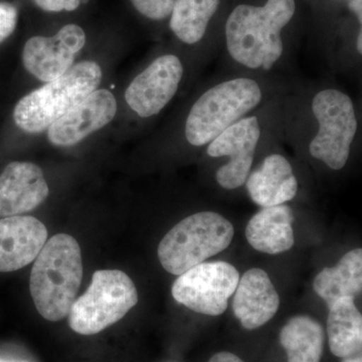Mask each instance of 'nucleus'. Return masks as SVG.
I'll return each instance as SVG.
<instances>
[{"instance_id":"1","label":"nucleus","mask_w":362,"mask_h":362,"mask_svg":"<svg viewBox=\"0 0 362 362\" xmlns=\"http://www.w3.org/2000/svg\"><path fill=\"white\" fill-rule=\"evenodd\" d=\"M295 11V0H268L263 6L235 7L226 23L230 56L251 70H271L282 57L284 44L281 33Z\"/></svg>"},{"instance_id":"2","label":"nucleus","mask_w":362,"mask_h":362,"mask_svg":"<svg viewBox=\"0 0 362 362\" xmlns=\"http://www.w3.org/2000/svg\"><path fill=\"white\" fill-rule=\"evenodd\" d=\"M82 278V252L77 240L59 233L47 240L30 273V294L40 315L52 322L65 318L76 301Z\"/></svg>"},{"instance_id":"3","label":"nucleus","mask_w":362,"mask_h":362,"mask_svg":"<svg viewBox=\"0 0 362 362\" xmlns=\"http://www.w3.org/2000/svg\"><path fill=\"white\" fill-rule=\"evenodd\" d=\"M101 80V66L96 62L78 63L61 77L23 97L14 108V122L32 134L47 130L96 90Z\"/></svg>"},{"instance_id":"4","label":"nucleus","mask_w":362,"mask_h":362,"mask_svg":"<svg viewBox=\"0 0 362 362\" xmlns=\"http://www.w3.org/2000/svg\"><path fill=\"white\" fill-rule=\"evenodd\" d=\"M262 98L261 87L252 78H233L214 86L190 109L185 122V138L192 146H206L254 110Z\"/></svg>"},{"instance_id":"5","label":"nucleus","mask_w":362,"mask_h":362,"mask_svg":"<svg viewBox=\"0 0 362 362\" xmlns=\"http://www.w3.org/2000/svg\"><path fill=\"white\" fill-rule=\"evenodd\" d=\"M232 223L214 211L187 216L173 226L158 246V259L168 273L181 275L223 252L232 243Z\"/></svg>"},{"instance_id":"6","label":"nucleus","mask_w":362,"mask_h":362,"mask_svg":"<svg viewBox=\"0 0 362 362\" xmlns=\"http://www.w3.org/2000/svg\"><path fill=\"white\" fill-rule=\"evenodd\" d=\"M137 303V289L127 274L96 271L87 291L71 305L69 325L78 334H97L121 320Z\"/></svg>"},{"instance_id":"7","label":"nucleus","mask_w":362,"mask_h":362,"mask_svg":"<svg viewBox=\"0 0 362 362\" xmlns=\"http://www.w3.org/2000/svg\"><path fill=\"white\" fill-rule=\"evenodd\" d=\"M312 112L319 127L309 145V152L328 168L340 170L349 161L358 129L354 102L342 90L325 89L312 100Z\"/></svg>"},{"instance_id":"8","label":"nucleus","mask_w":362,"mask_h":362,"mask_svg":"<svg viewBox=\"0 0 362 362\" xmlns=\"http://www.w3.org/2000/svg\"><path fill=\"white\" fill-rule=\"evenodd\" d=\"M240 274L226 262L199 264L181 274L173 283L171 294L183 306L209 316L221 315L228 308Z\"/></svg>"},{"instance_id":"9","label":"nucleus","mask_w":362,"mask_h":362,"mask_svg":"<svg viewBox=\"0 0 362 362\" xmlns=\"http://www.w3.org/2000/svg\"><path fill=\"white\" fill-rule=\"evenodd\" d=\"M259 138L258 117H244L207 144L206 153L214 158L228 157V161L218 169L216 181L225 189L233 190L246 183Z\"/></svg>"},{"instance_id":"10","label":"nucleus","mask_w":362,"mask_h":362,"mask_svg":"<svg viewBox=\"0 0 362 362\" xmlns=\"http://www.w3.org/2000/svg\"><path fill=\"white\" fill-rule=\"evenodd\" d=\"M182 76V63L177 57H159L131 82L126 102L142 118L156 115L175 96Z\"/></svg>"},{"instance_id":"11","label":"nucleus","mask_w":362,"mask_h":362,"mask_svg":"<svg viewBox=\"0 0 362 362\" xmlns=\"http://www.w3.org/2000/svg\"><path fill=\"white\" fill-rule=\"evenodd\" d=\"M85 44L83 28L77 25H66L54 37H33L28 40L23 47V66L39 80L51 82L70 70L76 54Z\"/></svg>"},{"instance_id":"12","label":"nucleus","mask_w":362,"mask_h":362,"mask_svg":"<svg viewBox=\"0 0 362 362\" xmlns=\"http://www.w3.org/2000/svg\"><path fill=\"white\" fill-rule=\"evenodd\" d=\"M116 112L115 96L110 90L97 89L52 124L47 139L54 146H74L110 123Z\"/></svg>"},{"instance_id":"13","label":"nucleus","mask_w":362,"mask_h":362,"mask_svg":"<svg viewBox=\"0 0 362 362\" xmlns=\"http://www.w3.org/2000/svg\"><path fill=\"white\" fill-rule=\"evenodd\" d=\"M49 194L42 168L32 162L14 161L0 175V216L33 211Z\"/></svg>"},{"instance_id":"14","label":"nucleus","mask_w":362,"mask_h":362,"mask_svg":"<svg viewBox=\"0 0 362 362\" xmlns=\"http://www.w3.org/2000/svg\"><path fill=\"white\" fill-rule=\"evenodd\" d=\"M47 240V230L33 216L0 220V272L20 270L37 258Z\"/></svg>"},{"instance_id":"15","label":"nucleus","mask_w":362,"mask_h":362,"mask_svg":"<svg viewBox=\"0 0 362 362\" xmlns=\"http://www.w3.org/2000/svg\"><path fill=\"white\" fill-rule=\"evenodd\" d=\"M233 294V313L247 330L265 325L276 315L280 306L278 293L268 274L262 269L246 272Z\"/></svg>"},{"instance_id":"16","label":"nucleus","mask_w":362,"mask_h":362,"mask_svg":"<svg viewBox=\"0 0 362 362\" xmlns=\"http://www.w3.org/2000/svg\"><path fill=\"white\" fill-rule=\"evenodd\" d=\"M247 192L261 207L280 206L292 201L298 192V181L290 162L281 154H271L246 180Z\"/></svg>"},{"instance_id":"17","label":"nucleus","mask_w":362,"mask_h":362,"mask_svg":"<svg viewBox=\"0 0 362 362\" xmlns=\"http://www.w3.org/2000/svg\"><path fill=\"white\" fill-rule=\"evenodd\" d=\"M294 214L287 204L262 207L246 228L249 244L258 252L278 255L294 246Z\"/></svg>"},{"instance_id":"18","label":"nucleus","mask_w":362,"mask_h":362,"mask_svg":"<svg viewBox=\"0 0 362 362\" xmlns=\"http://www.w3.org/2000/svg\"><path fill=\"white\" fill-rule=\"evenodd\" d=\"M313 288L328 307L341 298L358 296L362 289V250H352L337 266L323 269L314 279Z\"/></svg>"},{"instance_id":"19","label":"nucleus","mask_w":362,"mask_h":362,"mask_svg":"<svg viewBox=\"0 0 362 362\" xmlns=\"http://www.w3.org/2000/svg\"><path fill=\"white\" fill-rule=\"evenodd\" d=\"M329 349L335 356H356L362 350V316L354 299L341 298L329 307L327 318Z\"/></svg>"},{"instance_id":"20","label":"nucleus","mask_w":362,"mask_h":362,"mask_svg":"<svg viewBox=\"0 0 362 362\" xmlns=\"http://www.w3.org/2000/svg\"><path fill=\"white\" fill-rule=\"evenodd\" d=\"M288 362H320L325 343L322 325L312 317H293L280 332Z\"/></svg>"},{"instance_id":"21","label":"nucleus","mask_w":362,"mask_h":362,"mask_svg":"<svg viewBox=\"0 0 362 362\" xmlns=\"http://www.w3.org/2000/svg\"><path fill=\"white\" fill-rule=\"evenodd\" d=\"M220 0H175L170 28L178 40L187 45L201 42Z\"/></svg>"},{"instance_id":"22","label":"nucleus","mask_w":362,"mask_h":362,"mask_svg":"<svg viewBox=\"0 0 362 362\" xmlns=\"http://www.w3.org/2000/svg\"><path fill=\"white\" fill-rule=\"evenodd\" d=\"M133 6L150 20L161 21L173 13L175 0H131Z\"/></svg>"},{"instance_id":"23","label":"nucleus","mask_w":362,"mask_h":362,"mask_svg":"<svg viewBox=\"0 0 362 362\" xmlns=\"http://www.w3.org/2000/svg\"><path fill=\"white\" fill-rule=\"evenodd\" d=\"M18 23V9L13 4L0 1V44L13 35Z\"/></svg>"},{"instance_id":"24","label":"nucleus","mask_w":362,"mask_h":362,"mask_svg":"<svg viewBox=\"0 0 362 362\" xmlns=\"http://www.w3.org/2000/svg\"><path fill=\"white\" fill-rule=\"evenodd\" d=\"M40 9L49 13L74 11L80 6L81 0H33Z\"/></svg>"},{"instance_id":"25","label":"nucleus","mask_w":362,"mask_h":362,"mask_svg":"<svg viewBox=\"0 0 362 362\" xmlns=\"http://www.w3.org/2000/svg\"><path fill=\"white\" fill-rule=\"evenodd\" d=\"M209 362H245L243 359H240L239 356L235 354H230V352H218V354H214L209 359Z\"/></svg>"},{"instance_id":"26","label":"nucleus","mask_w":362,"mask_h":362,"mask_svg":"<svg viewBox=\"0 0 362 362\" xmlns=\"http://www.w3.org/2000/svg\"><path fill=\"white\" fill-rule=\"evenodd\" d=\"M349 9L356 14L359 23H362V0H349Z\"/></svg>"},{"instance_id":"27","label":"nucleus","mask_w":362,"mask_h":362,"mask_svg":"<svg viewBox=\"0 0 362 362\" xmlns=\"http://www.w3.org/2000/svg\"><path fill=\"white\" fill-rule=\"evenodd\" d=\"M341 362H362L361 354H356V356L343 357Z\"/></svg>"},{"instance_id":"28","label":"nucleus","mask_w":362,"mask_h":362,"mask_svg":"<svg viewBox=\"0 0 362 362\" xmlns=\"http://www.w3.org/2000/svg\"><path fill=\"white\" fill-rule=\"evenodd\" d=\"M356 49L359 54H362V32H359L356 40Z\"/></svg>"},{"instance_id":"29","label":"nucleus","mask_w":362,"mask_h":362,"mask_svg":"<svg viewBox=\"0 0 362 362\" xmlns=\"http://www.w3.org/2000/svg\"><path fill=\"white\" fill-rule=\"evenodd\" d=\"M0 362H1V361H0Z\"/></svg>"}]
</instances>
